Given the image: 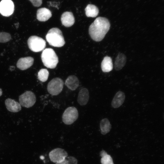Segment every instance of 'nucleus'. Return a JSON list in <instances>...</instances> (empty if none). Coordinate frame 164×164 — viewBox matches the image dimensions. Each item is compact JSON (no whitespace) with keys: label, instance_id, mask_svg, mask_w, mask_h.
Returning <instances> with one entry per match:
<instances>
[{"label":"nucleus","instance_id":"nucleus-1","mask_svg":"<svg viewBox=\"0 0 164 164\" xmlns=\"http://www.w3.org/2000/svg\"><path fill=\"white\" fill-rule=\"evenodd\" d=\"M110 27V24L107 19L98 17L90 25L89 29V34L94 40L101 41L108 31Z\"/></svg>","mask_w":164,"mask_h":164},{"label":"nucleus","instance_id":"nucleus-2","mask_svg":"<svg viewBox=\"0 0 164 164\" xmlns=\"http://www.w3.org/2000/svg\"><path fill=\"white\" fill-rule=\"evenodd\" d=\"M46 37L49 43L54 47H61L65 44L62 32L57 28L50 29L48 32Z\"/></svg>","mask_w":164,"mask_h":164},{"label":"nucleus","instance_id":"nucleus-3","mask_svg":"<svg viewBox=\"0 0 164 164\" xmlns=\"http://www.w3.org/2000/svg\"><path fill=\"white\" fill-rule=\"evenodd\" d=\"M41 58L44 65L48 68H55L58 62L56 54L54 50L50 48H46L43 50Z\"/></svg>","mask_w":164,"mask_h":164},{"label":"nucleus","instance_id":"nucleus-4","mask_svg":"<svg viewBox=\"0 0 164 164\" xmlns=\"http://www.w3.org/2000/svg\"><path fill=\"white\" fill-rule=\"evenodd\" d=\"M27 43L29 49L35 52L43 50L46 46L45 41L36 36L30 37L28 40Z\"/></svg>","mask_w":164,"mask_h":164},{"label":"nucleus","instance_id":"nucleus-5","mask_svg":"<svg viewBox=\"0 0 164 164\" xmlns=\"http://www.w3.org/2000/svg\"><path fill=\"white\" fill-rule=\"evenodd\" d=\"M63 84V81L61 78L58 77L53 78L48 84L47 91L52 95H58L62 91Z\"/></svg>","mask_w":164,"mask_h":164},{"label":"nucleus","instance_id":"nucleus-6","mask_svg":"<svg viewBox=\"0 0 164 164\" xmlns=\"http://www.w3.org/2000/svg\"><path fill=\"white\" fill-rule=\"evenodd\" d=\"M78 113L77 109L74 107L67 108L62 116L63 122L65 124L70 125L73 124L78 118Z\"/></svg>","mask_w":164,"mask_h":164},{"label":"nucleus","instance_id":"nucleus-7","mask_svg":"<svg viewBox=\"0 0 164 164\" xmlns=\"http://www.w3.org/2000/svg\"><path fill=\"white\" fill-rule=\"evenodd\" d=\"M19 101L21 106L29 108L35 104L36 98L33 92L31 91H26L19 96Z\"/></svg>","mask_w":164,"mask_h":164},{"label":"nucleus","instance_id":"nucleus-8","mask_svg":"<svg viewBox=\"0 0 164 164\" xmlns=\"http://www.w3.org/2000/svg\"><path fill=\"white\" fill-rule=\"evenodd\" d=\"M67 156V152L64 149L60 148L54 149L49 153L51 161L56 163L62 161Z\"/></svg>","mask_w":164,"mask_h":164},{"label":"nucleus","instance_id":"nucleus-9","mask_svg":"<svg viewBox=\"0 0 164 164\" xmlns=\"http://www.w3.org/2000/svg\"><path fill=\"white\" fill-rule=\"evenodd\" d=\"M14 5L11 0H2L0 2V13L2 15L8 17L14 12Z\"/></svg>","mask_w":164,"mask_h":164},{"label":"nucleus","instance_id":"nucleus-10","mask_svg":"<svg viewBox=\"0 0 164 164\" xmlns=\"http://www.w3.org/2000/svg\"><path fill=\"white\" fill-rule=\"evenodd\" d=\"M34 59L32 57L28 56L20 58L18 61L17 67L22 70H24L30 67L33 64Z\"/></svg>","mask_w":164,"mask_h":164},{"label":"nucleus","instance_id":"nucleus-11","mask_svg":"<svg viewBox=\"0 0 164 164\" xmlns=\"http://www.w3.org/2000/svg\"><path fill=\"white\" fill-rule=\"evenodd\" d=\"M61 20L62 24L66 27H70L74 23L75 19L73 13L70 12H65L61 15Z\"/></svg>","mask_w":164,"mask_h":164},{"label":"nucleus","instance_id":"nucleus-12","mask_svg":"<svg viewBox=\"0 0 164 164\" xmlns=\"http://www.w3.org/2000/svg\"><path fill=\"white\" fill-rule=\"evenodd\" d=\"M5 104L7 109L10 112H17L21 110V105L19 103L11 98L6 99Z\"/></svg>","mask_w":164,"mask_h":164},{"label":"nucleus","instance_id":"nucleus-13","mask_svg":"<svg viewBox=\"0 0 164 164\" xmlns=\"http://www.w3.org/2000/svg\"><path fill=\"white\" fill-rule=\"evenodd\" d=\"M52 15L51 11L46 8H40L37 11V19L40 21H46L51 18Z\"/></svg>","mask_w":164,"mask_h":164},{"label":"nucleus","instance_id":"nucleus-14","mask_svg":"<svg viewBox=\"0 0 164 164\" xmlns=\"http://www.w3.org/2000/svg\"><path fill=\"white\" fill-rule=\"evenodd\" d=\"M125 98V93L121 91L117 92L114 95L111 103V105L114 108L120 107L124 103Z\"/></svg>","mask_w":164,"mask_h":164},{"label":"nucleus","instance_id":"nucleus-15","mask_svg":"<svg viewBox=\"0 0 164 164\" xmlns=\"http://www.w3.org/2000/svg\"><path fill=\"white\" fill-rule=\"evenodd\" d=\"M89 92L87 88H83L79 92L77 97L78 103L81 106L85 105L89 99Z\"/></svg>","mask_w":164,"mask_h":164},{"label":"nucleus","instance_id":"nucleus-16","mask_svg":"<svg viewBox=\"0 0 164 164\" xmlns=\"http://www.w3.org/2000/svg\"><path fill=\"white\" fill-rule=\"evenodd\" d=\"M65 84L70 90L74 91L78 87L79 81L76 76L70 75L68 77L66 80Z\"/></svg>","mask_w":164,"mask_h":164},{"label":"nucleus","instance_id":"nucleus-17","mask_svg":"<svg viewBox=\"0 0 164 164\" xmlns=\"http://www.w3.org/2000/svg\"><path fill=\"white\" fill-rule=\"evenodd\" d=\"M126 60L125 56L122 53H119L116 58L114 65L115 69L116 70H121L125 66Z\"/></svg>","mask_w":164,"mask_h":164},{"label":"nucleus","instance_id":"nucleus-18","mask_svg":"<svg viewBox=\"0 0 164 164\" xmlns=\"http://www.w3.org/2000/svg\"><path fill=\"white\" fill-rule=\"evenodd\" d=\"M101 68L104 72H108L112 70L113 65L111 57L106 56L104 58L101 63Z\"/></svg>","mask_w":164,"mask_h":164},{"label":"nucleus","instance_id":"nucleus-19","mask_svg":"<svg viewBox=\"0 0 164 164\" xmlns=\"http://www.w3.org/2000/svg\"><path fill=\"white\" fill-rule=\"evenodd\" d=\"M85 14L87 17H95L98 15V8L95 5L91 4L88 5L85 9Z\"/></svg>","mask_w":164,"mask_h":164},{"label":"nucleus","instance_id":"nucleus-20","mask_svg":"<svg viewBox=\"0 0 164 164\" xmlns=\"http://www.w3.org/2000/svg\"><path fill=\"white\" fill-rule=\"evenodd\" d=\"M111 125L109 120L106 118L102 119L100 122V128L101 133L105 135L110 131Z\"/></svg>","mask_w":164,"mask_h":164},{"label":"nucleus","instance_id":"nucleus-21","mask_svg":"<svg viewBox=\"0 0 164 164\" xmlns=\"http://www.w3.org/2000/svg\"><path fill=\"white\" fill-rule=\"evenodd\" d=\"M100 155L101 157V164H114L112 158L111 156L107 154L104 150L100 152Z\"/></svg>","mask_w":164,"mask_h":164},{"label":"nucleus","instance_id":"nucleus-22","mask_svg":"<svg viewBox=\"0 0 164 164\" xmlns=\"http://www.w3.org/2000/svg\"><path fill=\"white\" fill-rule=\"evenodd\" d=\"M49 76L48 70L45 69H42L38 72V78L41 81L44 82L47 80Z\"/></svg>","mask_w":164,"mask_h":164},{"label":"nucleus","instance_id":"nucleus-23","mask_svg":"<svg viewBox=\"0 0 164 164\" xmlns=\"http://www.w3.org/2000/svg\"><path fill=\"white\" fill-rule=\"evenodd\" d=\"M55 164H77V160L73 156H67L62 161Z\"/></svg>","mask_w":164,"mask_h":164},{"label":"nucleus","instance_id":"nucleus-24","mask_svg":"<svg viewBox=\"0 0 164 164\" xmlns=\"http://www.w3.org/2000/svg\"><path fill=\"white\" fill-rule=\"evenodd\" d=\"M11 39L10 34L5 32H0V43H5L9 41Z\"/></svg>","mask_w":164,"mask_h":164},{"label":"nucleus","instance_id":"nucleus-25","mask_svg":"<svg viewBox=\"0 0 164 164\" xmlns=\"http://www.w3.org/2000/svg\"><path fill=\"white\" fill-rule=\"evenodd\" d=\"M35 7H39L42 3V0H29Z\"/></svg>","mask_w":164,"mask_h":164},{"label":"nucleus","instance_id":"nucleus-26","mask_svg":"<svg viewBox=\"0 0 164 164\" xmlns=\"http://www.w3.org/2000/svg\"><path fill=\"white\" fill-rule=\"evenodd\" d=\"M15 69V67L13 66H11L10 67V69L11 71H12Z\"/></svg>","mask_w":164,"mask_h":164},{"label":"nucleus","instance_id":"nucleus-27","mask_svg":"<svg viewBox=\"0 0 164 164\" xmlns=\"http://www.w3.org/2000/svg\"><path fill=\"white\" fill-rule=\"evenodd\" d=\"M2 94V91L1 89L0 88V97L1 96Z\"/></svg>","mask_w":164,"mask_h":164}]
</instances>
